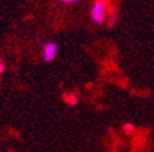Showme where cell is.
Returning a JSON list of instances; mask_svg holds the SVG:
<instances>
[{
  "mask_svg": "<svg viewBox=\"0 0 154 152\" xmlns=\"http://www.w3.org/2000/svg\"><path fill=\"white\" fill-rule=\"evenodd\" d=\"M109 3L107 0H95L91 7V19L95 25H102L107 16Z\"/></svg>",
  "mask_w": 154,
  "mask_h": 152,
  "instance_id": "cell-1",
  "label": "cell"
},
{
  "mask_svg": "<svg viewBox=\"0 0 154 152\" xmlns=\"http://www.w3.org/2000/svg\"><path fill=\"white\" fill-rule=\"evenodd\" d=\"M57 54H58V45L55 43L50 41L47 44H44V47H43V59L45 62H52L57 58Z\"/></svg>",
  "mask_w": 154,
  "mask_h": 152,
  "instance_id": "cell-2",
  "label": "cell"
},
{
  "mask_svg": "<svg viewBox=\"0 0 154 152\" xmlns=\"http://www.w3.org/2000/svg\"><path fill=\"white\" fill-rule=\"evenodd\" d=\"M122 129H124L127 133H131L132 130L135 129V125H134V124H125L124 126H122Z\"/></svg>",
  "mask_w": 154,
  "mask_h": 152,
  "instance_id": "cell-3",
  "label": "cell"
},
{
  "mask_svg": "<svg viewBox=\"0 0 154 152\" xmlns=\"http://www.w3.org/2000/svg\"><path fill=\"white\" fill-rule=\"evenodd\" d=\"M65 97H66V101H69V104H74V103L77 101V99H76L74 95H66Z\"/></svg>",
  "mask_w": 154,
  "mask_h": 152,
  "instance_id": "cell-4",
  "label": "cell"
},
{
  "mask_svg": "<svg viewBox=\"0 0 154 152\" xmlns=\"http://www.w3.org/2000/svg\"><path fill=\"white\" fill-rule=\"evenodd\" d=\"M117 18H119V16H117V14L113 13V15H110V18H109V26H113V25H114L116 21H117Z\"/></svg>",
  "mask_w": 154,
  "mask_h": 152,
  "instance_id": "cell-5",
  "label": "cell"
},
{
  "mask_svg": "<svg viewBox=\"0 0 154 152\" xmlns=\"http://www.w3.org/2000/svg\"><path fill=\"white\" fill-rule=\"evenodd\" d=\"M59 3H63V4H74V3H79L81 0H58Z\"/></svg>",
  "mask_w": 154,
  "mask_h": 152,
  "instance_id": "cell-6",
  "label": "cell"
},
{
  "mask_svg": "<svg viewBox=\"0 0 154 152\" xmlns=\"http://www.w3.org/2000/svg\"><path fill=\"white\" fill-rule=\"evenodd\" d=\"M6 71V63H4V60L0 59V76Z\"/></svg>",
  "mask_w": 154,
  "mask_h": 152,
  "instance_id": "cell-7",
  "label": "cell"
}]
</instances>
